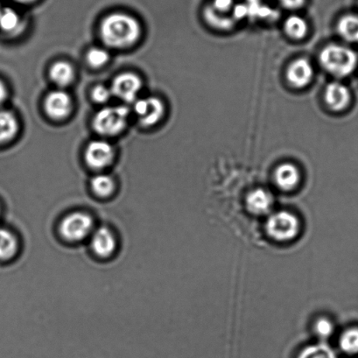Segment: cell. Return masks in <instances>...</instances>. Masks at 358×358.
Returning a JSON list of instances; mask_svg holds the SVG:
<instances>
[{"instance_id": "27", "label": "cell", "mask_w": 358, "mask_h": 358, "mask_svg": "<svg viewBox=\"0 0 358 358\" xmlns=\"http://www.w3.org/2000/svg\"><path fill=\"white\" fill-rule=\"evenodd\" d=\"M233 0H215L214 8L218 12H226L231 8Z\"/></svg>"}, {"instance_id": "23", "label": "cell", "mask_w": 358, "mask_h": 358, "mask_svg": "<svg viewBox=\"0 0 358 358\" xmlns=\"http://www.w3.org/2000/svg\"><path fill=\"white\" fill-rule=\"evenodd\" d=\"M297 358H336L334 351L324 344L305 348Z\"/></svg>"}, {"instance_id": "26", "label": "cell", "mask_w": 358, "mask_h": 358, "mask_svg": "<svg viewBox=\"0 0 358 358\" xmlns=\"http://www.w3.org/2000/svg\"><path fill=\"white\" fill-rule=\"evenodd\" d=\"M113 96L111 90L103 85L95 87L92 90V99L99 103H107Z\"/></svg>"}, {"instance_id": "16", "label": "cell", "mask_w": 358, "mask_h": 358, "mask_svg": "<svg viewBox=\"0 0 358 358\" xmlns=\"http://www.w3.org/2000/svg\"><path fill=\"white\" fill-rule=\"evenodd\" d=\"M50 78L59 87L71 85L75 78V71L67 62H57L52 65L50 71Z\"/></svg>"}, {"instance_id": "20", "label": "cell", "mask_w": 358, "mask_h": 358, "mask_svg": "<svg viewBox=\"0 0 358 358\" xmlns=\"http://www.w3.org/2000/svg\"><path fill=\"white\" fill-rule=\"evenodd\" d=\"M308 30L307 22L299 16H291L285 22V31L288 36L301 40L306 36Z\"/></svg>"}, {"instance_id": "9", "label": "cell", "mask_w": 358, "mask_h": 358, "mask_svg": "<svg viewBox=\"0 0 358 358\" xmlns=\"http://www.w3.org/2000/svg\"><path fill=\"white\" fill-rule=\"evenodd\" d=\"M44 108L53 120H64L71 113V97L64 90H54L45 99Z\"/></svg>"}, {"instance_id": "4", "label": "cell", "mask_w": 358, "mask_h": 358, "mask_svg": "<svg viewBox=\"0 0 358 358\" xmlns=\"http://www.w3.org/2000/svg\"><path fill=\"white\" fill-rule=\"evenodd\" d=\"M129 114V109L123 106L103 108L94 117V129L103 136H114L127 127Z\"/></svg>"}, {"instance_id": "7", "label": "cell", "mask_w": 358, "mask_h": 358, "mask_svg": "<svg viewBox=\"0 0 358 358\" xmlns=\"http://www.w3.org/2000/svg\"><path fill=\"white\" fill-rule=\"evenodd\" d=\"M142 87L141 79L134 73H123L113 80L111 85L113 96L127 103H134L137 100Z\"/></svg>"}, {"instance_id": "5", "label": "cell", "mask_w": 358, "mask_h": 358, "mask_svg": "<svg viewBox=\"0 0 358 358\" xmlns=\"http://www.w3.org/2000/svg\"><path fill=\"white\" fill-rule=\"evenodd\" d=\"M93 226L92 218L89 215L83 212H75L62 220L60 231L67 241H81L92 232Z\"/></svg>"}, {"instance_id": "8", "label": "cell", "mask_w": 358, "mask_h": 358, "mask_svg": "<svg viewBox=\"0 0 358 358\" xmlns=\"http://www.w3.org/2000/svg\"><path fill=\"white\" fill-rule=\"evenodd\" d=\"M114 158L113 145L104 141L90 142L85 150V161L93 169H102L109 166Z\"/></svg>"}, {"instance_id": "28", "label": "cell", "mask_w": 358, "mask_h": 358, "mask_svg": "<svg viewBox=\"0 0 358 358\" xmlns=\"http://www.w3.org/2000/svg\"><path fill=\"white\" fill-rule=\"evenodd\" d=\"M279 1L288 9L300 8L305 3V0H279Z\"/></svg>"}, {"instance_id": "25", "label": "cell", "mask_w": 358, "mask_h": 358, "mask_svg": "<svg viewBox=\"0 0 358 358\" xmlns=\"http://www.w3.org/2000/svg\"><path fill=\"white\" fill-rule=\"evenodd\" d=\"M316 335L322 338H329L335 331V327L329 319L321 317L316 320L314 324Z\"/></svg>"}, {"instance_id": "15", "label": "cell", "mask_w": 358, "mask_h": 358, "mask_svg": "<svg viewBox=\"0 0 358 358\" xmlns=\"http://www.w3.org/2000/svg\"><path fill=\"white\" fill-rule=\"evenodd\" d=\"M19 131L18 120L12 111L0 110V145L11 141Z\"/></svg>"}, {"instance_id": "31", "label": "cell", "mask_w": 358, "mask_h": 358, "mask_svg": "<svg viewBox=\"0 0 358 358\" xmlns=\"http://www.w3.org/2000/svg\"><path fill=\"white\" fill-rule=\"evenodd\" d=\"M0 213H1V210H0Z\"/></svg>"}, {"instance_id": "21", "label": "cell", "mask_w": 358, "mask_h": 358, "mask_svg": "<svg viewBox=\"0 0 358 358\" xmlns=\"http://www.w3.org/2000/svg\"><path fill=\"white\" fill-rule=\"evenodd\" d=\"M341 349L349 355L358 354V328L348 329L341 335Z\"/></svg>"}, {"instance_id": "19", "label": "cell", "mask_w": 358, "mask_h": 358, "mask_svg": "<svg viewBox=\"0 0 358 358\" xmlns=\"http://www.w3.org/2000/svg\"><path fill=\"white\" fill-rule=\"evenodd\" d=\"M18 248L15 235L8 229L0 228V260H8L15 256Z\"/></svg>"}, {"instance_id": "13", "label": "cell", "mask_w": 358, "mask_h": 358, "mask_svg": "<svg viewBox=\"0 0 358 358\" xmlns=\"http://www.w3.org/2000/svg\"><path fill=\"white\" fill-rule=\"evenodd\" d=\"M274 180L280 189L290 191L296 189L300 183L301 173L297 166L290 163H284L275 170Z\"/></svg>"}, {"instance_id": "30", "label": "cell", "mask_w": 358, "mask_h": 358, "mask_svg": "<svg viewBox=\"0 0 358 358\" xmlns=\"http://www.w3.org/2000/svg\"><path fill=\"white\" fill-rule=\"evenodd\" d=\"M15 1L22 3V4H29V3L36 1V0H15Z\"/></svg>"}, {"instance_id": "1", "label": "cell", "mask_w": 358, "mask_h": 358, "mask_svg": "<svg viewBox=\"0 0 358 358\" xmlns=\"http://www.w3.org/2000/svg\"><path fill=\"white\" fill-rule=\"evenodd\" d=\"M100 36L107 46L122 50L137 43L141 36V27L131 15L113 13L101 23Z\"/></svg>"}, {"instance_id": "14", "label": "cell", "mask_w": 358, "mask_h": 358, "mask_svg": "<svg viewBox=\"0 0 358 358\" xmlns=\"http://www.w3.org/2000/svg\"><path fill=\"white\" fill-rule=\"evenodd\" d=\"M92 248L96 255L108 257L113 255L116 248V239L109 229L101 227L94 231Z\"/></svg>"}, {"instance_id": "22", "label": "cell", "mask_w": 358, "mask_h": 358, "mask_svg": "<svg viewBox=\"0 0 358 358\" xmlns=\"http://www.w3.org/2000/svg\"><path fill=\"white\" fill-rule=\"evenodd\" d=\"M92 187L94 193L97 196L106 197L113 193L114 182L109 176L97 175L92 180Z\"/></svg>"}, {"instance_id": "29", "label": "cell", "mask_w": 358, "mask_h": 358, "mask_svg": "<svg viewBox=\"0 0 358 358\" xmlns=\"http://www.w3.org/2000/svg\"><path fill=\"white\" fill-rule=\"evenodd\" d=\"M8 87H6L4 82H2L1 80H0V106L6 102V99H8Z\"/></svg>"}, {"instance_id": "18", "label": "cell", "mask_w": 358, "mask_h": 358, "mask_svg": "<svg viewBox=\"0 0 358 358\" xmlns=\"http://www.w3.org/2000/svg\"><path fill=\"white\" fill-rule=\"evenodd\" d=\"M22 22L17 13L12 9L0 10V32L15 34L20 29Z\"/></svg>"}, {"instance_id": "17", "label": "cell", "mask_w": 358, "mask_h": 358, "mask_svg": "<svg viewBox=\"0 0 358 358\" xmlns=\"http://www.w3.org/2000/svg\"><path fill=\"white\" fill-rule=\"evenodd\" d=\"M337 29L340 36L350 43H358V17L346 15L339 20Z\"/></svg>"}, {"instance_id": "2", "label": "cell", "mask_w": 358, "mask_h": 358, "mask_svg": "<svg viewBox=\"0 0 358 358\" xmlns=\"http://www.w3.org/2000/svg\"><path fill=\"white\" fill-rule=\"evenodd\" d=\"M320 62L327 71L343 78L353 72L357 64V57L350 48L329 45L320 55Z\"/></svg>"}, {"instance_id": "24", "label": "cell", "mask_w": 358, "mask_h": 358, "mask_svg": "<svg viewBox=\"0 0 358 358\" xmlns=\"http://www.w3.org/2000/svg\"><path fill=\"white\" fill-rule=\"evenodd\" d=\"M109 59V53L101 48H93L87 54V61L93 68L103 67L107 64Z\"/></svg>"}, {"instance_id": "10", "label": "cell", "mask_w": 358, "mask_h": 358, "mask_svg": "<svg viewBox=\"0 0 358 358\" xmlns=\"http://www.w3.org/2000/svg\"><path fill=\"white\" fill-rule=\"evenodd\" d=\"M313 76H314V69L310 62L302 58L291 64L287 72V81L292 86L299 89L308 85Z\"/></svg>"}, {"instance_id": "3", "label": "cell", "mask_w": 358, "mask_h": 358, "mask_svg": "<svg viewBox=\"0 0 358 358\" xmlns=\"http://www.w3.org/2000/svg\"><path fill=\"white\" fill-rule=\"evenodd\" d=\"M301 227V221L296 215L290 211L280 210L267 219L266 231L274 241L286 243L297 238Z\"/></svg>"}, {"instance_id": "12", "label": "cell", "mask_w": 358, "mask_h": 358, "mask_svg": "<svg viewBox=\"0 0 358 358\" xmlns=\"http://www.w3.org/2000/svg\"><path fill=\"white\" fill-rule=\"evenodd\" d=\"M325 101L330 109L342 110L350 102V92L346 86L340 83H329L325 90Z\"/></svg>"}, {"instance_id": "11", "label": "cell", "mask_w": 358, "mask_h": 358, "mask_svg": "<svg viewBox=\"0 0 358 358\" xmlns=\"http://www.w3.org/2000/svg\"><path fill=\"white\" fill-rule=\"evenodd\" d=\"M246 208L250 213L256 215H266L273 204V198L268 191L257 189L249 193L245 200Z\"/></svg>"}, {"instance_id": "6", "label": "cell", "mask_w": 358, "mask_h": 358, "mask_svg": "<svg viewBox=\"0 0 358 358\" xmlns=\"http://www.w3.org/2000/svg\"><path fill=\"white\" fill-rule=\"evenodd\" d=\"M164 110V104L157 97H145L134 102V113L142 126H155L162 120Z\"/></svg>"}]
</instances>
